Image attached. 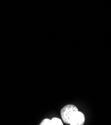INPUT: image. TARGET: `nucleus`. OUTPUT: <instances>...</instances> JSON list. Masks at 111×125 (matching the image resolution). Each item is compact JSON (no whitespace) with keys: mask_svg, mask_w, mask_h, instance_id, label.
Masks as SVG:
<instances>
[{"mask_svg":"<svg viewBox=\"0 0 111 125\" xmlns=\"http://www.w3.org/2000/svg\"><path fill=\"white\" fill-rule=\"evenodd\" d=\"M78 111V109L75 105L69 104L63 107L61 111V115L64 123L70 124L72 118Z\"/></svg>","mask_w":111,"mask_h":125,"instance_id":"1","label":"nucleus"},{"mask_svg":"<svg viewBox=\"0 0 111 125\" xmlns=\"http://www.w3.org/2000/svg\"><path fill=\"white\" fill-rule=\"evenodd\" d=\"M52 125H63V123L61 119L58 118H53L52 120Z\"/></svg>","mask_w":111,"mask_h":125,"instance_id":"3","label":"nucleus"},{"mask_svg":"<svg viewBox=\"0 0 111 125\" xmlns=\"http://www.w3.org/2000/svg\"><path fill=\"white\" fill-rule=\"evenodd\" d=\"M85 121V118L84 114L78 111L72 118L70 125H83L84 124Z\"/></svg>","mask_w":111,"mask_h":125,"instance_id":"2","label":"nucleus"},{"mask_svg":"<svg viewBox=\"0 0 111 125\" xmlns=\"http://www.w3.org/2000/svg\"><path fill=\"white\" fill-rule=\"evenodd\" d=\"M40 125H52L51 120L49 119H45L42 121L40 124Z\"/></svg>","mask_w":111,"mask_h":125,"instance_id":"4","label":"nucleus"}]
</instances>
